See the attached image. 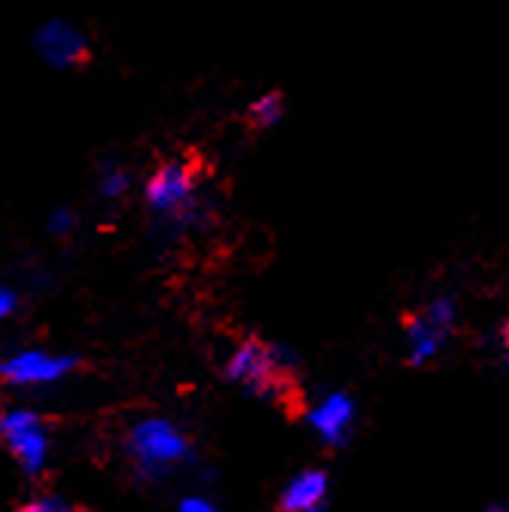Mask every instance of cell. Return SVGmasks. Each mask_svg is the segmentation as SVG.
Wrapping results in <instances>:
<instances>
[{
    "mask_svg": "<svg viewBox=\"0 0 509 512\" xmlns=\"http://www.w3.org/2000/svg\"><path fill=\"white\" fill-rule=\"evenodd\" d=\"M223 375L260 400H296V357L281 345L244 339L226 360Z\"/></svg>",
    "mask_w": 509,
    "mask_h": 512,
    "instance_id": "cell-1",
    "label": "cell"
},
{
    "mask_svg": "<svg viewBox=\"0 0 509 512\" xmlns=\"http://www.w3.org/2000/svg\"><path fill=\"white\" fill-rule=\"evenodd\" d=\"M125 455L132 458L141 476L159 479L180 470L193 455V445H189L186 433L174 421L141 418L125 433Z\"/></svg>",
    "mask_w": 509,
    "mask_h": 512,
    "instance_id": "cell-2",
    "label": "cell"
},
{
    "mask_svg": "<svg viewBox=\"0 0 509 512\" xmlns=\"http://www.w3.org/2000/svg\"><path fill=\"white\" fill-rule=\"evenodd\" d=\"M150 214L168 229H186L199 220V177L189 162H165L144 183Z\"/></svg>",
    "mask_w": 509,
    "mask_h": 512,
    "instance_id": "cell-3",
    "label": "cell"
},
{
    "mask_svg": "<svg viewBox=\"0 0 509 512\" xmlns=\"http://www.w3.org/2000/svg\"><path fill=\"white\" fill-rule=\"evenodd\" d=\"M0 442L7 445V452L13 455V461L28 479L40 476L49 467L52 439L46 421L34 409L16 406L0 415Z\"/></svg>",
    "mask_w": 509,
    "mask_h": 512,
    "instance_id": "cell-4",
    "label": "cell"
},
{
    "mask_svg": "<svg viewBox=\"0 0 509 512\" xmlns=\"http://www.w3.org/2000/svg\"><path fill=\"white\" fill-rule=\"evenodd\" d=\"M77 369L74 354H58L46 348H22L0 360V381L16 391H40L71 378Z\"/></svg>",
    "mask_w": 509,
    "mask_h": 512,
    "instance_id": "cell-5",
    "label": "cell"
},
{
    "mask_svg": "<svg viewBox=\"0 0 509 512\" xmlns=\"http://www.w3.org/2000/svg\"><path fill=\"white\" fill-rule=\"evenodd\" d=\"M455 320H458V308L452 299H436L421 314L409 317L406 320L409 363L412 366L430 363L442 351V345L449 342V336L455 333Z\"/></svg>",
    "mask_w": 509,
    "mask_h": 512,
    "instance_id": "cell-6",
    "label": "cell"
},
{
    "mask_svg": "<svg viewBox=\"0 0 509 512\" xmlns=\"http://www.w3.org/2000/svg\"><path fill=\"white\" fill-rule=\"evenodd\" d=\"M34 52L55 71H71L86 61L89 37L68 19H49L34 31Z\"/></svg>",
    "mask_w": 509,
    "mask_h": 512,
    "instance_id": "cell-7",
    "label": "cell"
},
{
    "mask_svg": "<svg viewBox=\"0 0 509 512\" xmlns=\"http://www.w3.org/2000/svg\"><path fill=\"white\" fill-rule=\"evenodd\" d=\"M354 421H357V409H354V400L348 394H327L308 412L311 430L321 436V442H327L330 448H339L351 439Z\"/></svg>",
    "mask_w": 509,
    "mask_h": 512,
    "instance_id": "cell-8",
    "label": "cell"
},
{
    "mask_svg": "<svg viewBox=\"0 0 509 512\" xmlns=\"http://www.w3.org/2000/svg\"><path fill=\"white\" fill-rule=\"evenodd\" d=\"M330 500V479L324 470H302L281 491L284 512H317Z\"/></svg>",
    "mask_w": 509,
    "mask_h": 512,
    "instance_id": "cell-9",
    "label": "cell"
},
{
    "mask_svg": "<svg viewBox=\"0 0 509 512\" xmlns=\"http://www.w3.org/2000/svg\"><path fill=\"white\" fill-rule=\"evenodd\" d=\"M95 189H98V196L107 199V202H119L125 192L132 189V174L125 171L119 162H104L98 177H95Z\"/></svg>",
    "mask_w": 509,
    "mask_h": 512,
    "instance_id": "cell-10",
    "label": "cell"
},
{
    "mask_svg": "<svg viewBox=\"0 0 509 512\" xmlns=\"http://www.w3.org/2000/svg\"><path fill=\"white\" fill-rule=\"evenodd\" d=\"M284 113H287V104L281 92H266L247 107V119L257 128H275L284 119Z\"/></svg>",
    "mask_w": 509,
    "mask_h": 512,
    "instance_id": "cell-11",
    "label": "cell"
},
{
    "mask_svg": "<svg viewBox=\"0 0 509 512\" xmlns=\"http://www.w3.org/2000/svg\"><path fill=\"white\" fill-rule=\"evenodd\" d=\"M46 229H49L52 235H58V238H65V235H71V232L77 229V214H74L71 208H65V205H58L55 211H49Z\"/></svg>",
    "mask_w": 509,
    "mask_h": 512,
    "instance_id": "cell-12",
    "label": "cell"
},
{
    "mask_svg": "<svg viewBox=\"0 0 509 512\" xmlns=\"http://www.w3.org/2000/svg\"><path fill=\"white\" fill-rule=\"evenodd\" d=\"M74 503L61 494H37L25 503V512H71Z\"/></svg>",
    "mask_w": 509,
    "mask_h": 512,
    "instance_id": "cell-13",
    "label": "cell"
},
{
    "mask_svg": "<svg viewBox=\"0 0 509 512\" xmlns=\"http://www.w3.org/2000/svg\"><path fill=\"white\" fill-rule=\"evenodd\" d=\"M19 305H22L19 293L13 287H7V284H0V324H4V320H10L19 311Z\"/></svg>",
    "mask_w": 509,
    "mask_h": 512,
    "instance_id": "cell-14",
    "label": "cell"
},
{
    "mask_svg": "<svg viewBox=\"0 0 509 512\" xmlns=\"http://www.w3.org/2000/svg\"><path fill=\"white\" fill-rule=\"evenodd\" d=\"M177 506H180V512H214L217 509V503L214 500H205L202 494H189Z\"/></svg>",
    "mask_w": 509,
    "mask_h": 512,
    "instance_id": "cell-15",
    "label": "cell"
},
{
    "mask_svg": "<svg viewBox=\"0 0 509 512\" xmlns=\"http://www.w3.org/2000/svg\"><path fill=\"white\" fill-rule=\"evenodd\" d=\"M503 351H506V360H509V320H506V327H503Z\"/></svg>",
    "mask_w": 509,
    "mask_h": 512,
    "instance_id": "cell-16",
    "label": "cell"
},
{
    "mask_svg": "<svg viewBox=\"0 0 509 512\" xmlns=\"http://www.w3.org/2000/svg\"><path fill=\"white\" fill-rule=\"evenodd\" d=\"M0 415H4V406H0Z\"/></svg>",
    "mask_w": 509,
    "mask_h": 512,
    "instance_id": "cell-17",
    "label": "cell"
}]
</instances>
